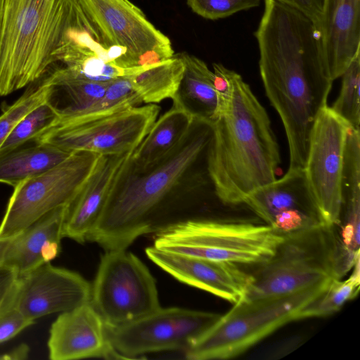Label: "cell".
<instances>
[{
	"instance_id": "1",
	"label": "cell",
	"mask_w": 360,
	"mask_h": 360,
	"mask_svg": "<svg viewBox=\"0 0 360 360\" xmlns=\"http://www.w3.org/2000/svg\"><path fill=\"white\" fill-rule=\"evenodd\" d=\"M264 1V12L254 32L260 76L283 124L288 169L304 168L311 129L327 105L333 81L326 68L317 25L281 0Z\"/></svg>"
},
{
	"instance_id": "2",
	"label": "cell",
	"mask_w": 360,
	"mask_h": 360,
	"mask_svg": "<svg viewBox=\"0 0 360 360\" xmlns=\"http://www.w3.org/2000/svg\"><path fill=\"white\" fill-rule=\"evenodd\" d=\"M212 134V122L195 117L179 144L158 164L141 172L131 171L128 164L87 241L105 251L127 250L137 238L158 229L163 209L185 179L207 171Z\"/></svg>"
},
{
	"instance_id": "3",
	"label": "cell",
	"mask_w": 360,
	"mask_h": 360,
	"mask_svg": "<svg viewBox=\"0 0 360 360\" xmlns=\"http://www.w3.org/2000/svg\"><path fill=\"white\" fill-rule=\"evenodd\" d=\"M231 83L228 104L212 122L207 167L219 200L241 205L249 195L276 179L281 158L265 108L233 70Z\"/></svg>"
},
{
	"instance_id": "4",
	"label": "cell",
	"mask_w": 360,
	"mask_h": 360,
	"mask_svg": "<svg viewBox=\"0 0 360 360\" xmlns=\"http://www.w3.org/2000/svg\"><path fill=\"white\" fill-rule=\"evenodd\" d=\"M82 9L80 0H0V96L45 75Z\"/></svg>"
},
{
	"instance_id": "5",
	"label": "cell",
	"mask_w": 360,
	"mask_h": 360,
	"mask_svg": "<svg viewBox=\"0 0 360 360\" xmlns=\"http://www.w3.org/2000/svg\"><path fill=\"white\" fill-rule=\"evenodd\" d=\"M334 228L320 223L285 235L274 255L252 274L243 300L290 295L339 278V243Z\"/></svg>"
},
{
	"instance_id": "6",
	"label": "cell",
	"mask_w": 360,
	"mask_h": 360,
	"mask_svg": "<svg viewBox=\"0 0 360 360\" xmlns=\"http://www.w3.org/2000/svg\"><path fill=\"white\" fill-rule=\"evenodd\" d=\"M328 281L290 295L240 300L192 342L186 349V358L228 359L240 355L283 325L297 320L302 307Z\"/></svg>"
},
{
	"instance_id": "7",
	"label": "cell",
	"mask_w": 360,
	"mask_h": 360,
	"mask_svg": "<svg viewBox=\"0 0 360 360\" xmlns=\"http://www.w3.org/2000/svg\"><path fill=\"white\" fill-rule=\"evenodd\" d=\"M284 236L266 224L188 219L162 227L153 246L209 260L260 265L274 255Z\"/></svg>"
},
{
	"instance_id": "8",
	"label": "cell",
	"mask_w": 360,
	"mask_h": 360,
	"mask_svg": "<svg viewBox=\"0 0 360 360\" xmlns=\"http://www.w3.org/2000/svg\"><path fill=\"white\" fill-rule=\"evenodd\" d=\"M90 302L105 326H122L161 307L156 282L147 266L127 250L101 256Z\"/></svg>"
},
{
	"instance_id": "9",
	"label": "cell",
	"mask_w": 360,
	"mask_h": 360,
	"mask_svg": "<svg viewBox=\"0 0 360 360\" xmlns=\"http://www.w3.org/2000/svg\"><path fill=\"white\" fill-rule=\"evenodd\" d=\"M155 104L134 106L79 120L58 123L33 139L69 151L99 155L133 152L157 120Z\"/></svg>"
},
{
	"instance_id": "10",
	"label": "cell",
	"mask_w": 360,
	"mask_h": 360,
	"mask_svg": "<svg viewBox=\"0 0 360 360\" xmlns=\"http://www.w3.org/2000/svg\"><path fill=\"white\" fill-rule=\"evenodd\" d=\"M99 157L91 152H73L60 164L15 186L0 224V237L15 235L49 212L69 205Z\"/></svg>"
},
{
	"instance_id": "11",
	"label": "cell",
	"mask_w": 360,
	"mask_h": 360,
	"mask_svg": "<svg viewBox=\"0 0 360 360\" xmlns=\"http://www.w3.org/2000/svg\"><path fill=\"white\" fill-rule=\"evenodd\" d=\"M108 43L121 51L122 68H145L174 56L170 39L129 0H80Z\"/></svg>"
},
{
	"instance_id": "12",
	"label": "cell",
	"mask_w": 360,
	"mask_h": 360,
	"mask_svg": "<svg viewBox=\"0 0 360 360\" xmlns=\"http://www.w3.org/2000/svg\"><path fill=\"white\" fill-rule=\"evenodd\" d=\"M219 316L180 307H160L128 323L105 328L119 358L134 359L148 352L186 350Z\"/></svg>"
},
{
	"instance_id": "13",
	"label": "cell",
	"mask_w": 360,
	"mask_h": 360,
	"mask_svg": "<svg viewBox=\"0 0 360 360\" xmlns=\"http://www.w3.org/2000/svg\"><path fill=\"white\" fill-rule=\"evenodd\" d=\"M348 124L326 105L311 129L304 172L323 224L341 221V181Z\"/></svg>"
},
{
	"instance_id": "14",
	"label": "cell",
	"mask_w": 360,
	"mask_h": 360,
	"mask_svg": "<svg viewBox=\"0 0 360 360\" xmlns=\"http://www.w3.org/2000/svg\"><path fill=\"white\" fill-rule=\"evenodd\" d=\"M244 204L283 235L322 223L304 168L288 169L281 179L249 195Z\"/></svg>"
},
{
	"instance_id": "15",
	"label": "cell",
	"mask_w": 360,
	"mask_h": 360,
	"mask_svg": "<svg viewBox=\"0 0 360 360\" xmlns=\"http://www.w3.org/2000/svg\"><path fill=\"white\" fill-rule=\"evenodd\" d=\"M91 288L79 274L48 262L18 278L13 304L35 321L89 302Z\"/></svg>"
},
{
	"instance_id": "16",
	"label": "cell",
	"mask_w": 360,
	"mask_h": 360,
	"mask_svg": "<svg viewBox=\"0 0 360 360\" xmlns=\"http://www.w3.org/2000/svg\"><path fill=\"white\" fill-rule=\"evenodd\" d=\"M146 254L157 266L179 281L233 304L243 300L252 281V275L234 263L167 252L154 246L147 248Z\"/></svg>"
},
{
	"instance_id": "17",
	"label": "cell",
	"mask_w": 360,
	"mask_h": 360,
	"mask_svg": "<svg viewBox=\"0 0 360 360\" xmlns=\"http://www.w3.org/2000/svg\"><path fill=\"white\" fill-rule=\"evenodd\" d=\"M47 347L51 360L120 359L108 340L102 318L90 301L56 318Z\"/></svg>"
},
{
	"instance_id": "18",
	"label": "cell",
	"mask_w": 360,
	"mask_h": 360,
	"mask_svg": "<svg viewBox=\"0 0 360 360\" xmlns=\"http://www.w3.org/2000/svg\"><path fill=\"white\" fill-rule=\"evenodd\" d=\"M131 153L100 155L91 174L67 207L63 225V237L79 243L87 241L129 164Z\"/></svg>"
},
{
	"instance_id": "19",
	"label": "cell",
	"mask_w": 360,
	"mask_h": 360,
	"mask_svg": "<svg viewBox=\"0 0 360 360\" xmlns=\"http://www.w3.org/2000/svg\"><path fill=\"white\" fill-rule=\"evenodd\" d=\"M68 206L49 212L15 235L0 237V267L20 277L56 258Z\"/></svg>"
},
{
	"instance_id": "20",
	"label": "cell",
	"mask_w": 360,
	"mask_h": 360,
	"mask_svg": "<svg viewBox=\"0 0 360 360\" xmlns=\"http://www.w3.org/2000/svg\"><path fill=\"white\" fill-rule=\"evenodd\" d=\"M320 30L326 68L334 81L360 54V0H325Z\"/></svg>"
},
{
	"instance_id": "21",
	"label": "cell",
	"mask_w": 360,
	"mask_h": 360,
	"mask_svg": "<svg viewBox=\"0 0 360 360\" xmlns=\"http://www.w3.org/2000/svg\"><path fill=\"white\" fill-rule=\"evenodd\" d=\"M194 119L185 109L173 105L155 121L145 138L132 152L129 169L141 172L158 164L179 144Z\"/></svg>"
},
{
	"instance_id": "22",
	"label": "cell",
	"mask_w": 360,
	"mask_h": 360,
	"mask_svg": "<svg viewBox=\"0 0 360 360\" xmlns=\"http://www.w3.org/2000/svg\"><path fill=\"white\" fill-rule=\"evenodd\" d=\"M185 70L179 88L172 99L194 117L212 122L217 116L219 101L214 82V73L196 56L183 53Z\"/></svg>"
},
{
	"instance_id": "23",
	"label": "cell",
	"mask_w": 360,
	"mask_h": 360,
	"mask_svg": "<svg viewBox=\"0 0 360 360\" xmlns=\"http://www.w3.org/2000/svg\"><path fill=\"white\" fill-rule=\"evenodd\" d=\"M72 153L45 143L18 148L0 156V183L14 188L60 164Z\"/></svg>"
},
{
	"instance_id": "24",
	"label": "cell",
	"mask_w": 360,
	"mask_h": 360,
	"mask_svg": "<svg viewBox=\"0 0 360 360\" xmlns=\"http://www.w3.org/2000/svg\"><path fill=\"white\" fill-rule=\"evenodd\" d=\"M184 70V63L179 54L126 77L143 103L155 104L174 98Z\"/></svg>"
},
{
	"instance_id": "25",
	"label": "cell",
	"mask_w": 360,
	"mask_h": 360,
	"mask_svg": "<svg viewBox=\"0 0 360 360\" xmlns=\"http://www.w3.org/2000/svg\"><path fill=\"white\" fill-rule=\"evenodd\" d=\"M352 269L349 277L345 280L330 278L323 290L302 307L298 313L297 320L332 315L354 298L360 287L359 259Z\"/></svg>"
},
{
	"instance_id": "26",
	"label": "cell",
	"mask_w": 360,
	"mask_h": 360,
	"mask_svg": "<svg viewBox=\"0 0 360 360\" xmlns=\"http://www.w3.org/2000/svg\"><path fill=\"white\" fill-rule=\"evenodd\" d=\"M142 103L141 98L133 89L129 79L123 76L110 82L105 94L100 99L56 124L110 113L124 108L138 106Z\"/></svg>"
},
{
	"instance_id": "27",
	"label": "cell",
	"mask_w": 360,
	"mask_h": 360,
	"mask_svg": "<svg viewBox=\"0 0 360 360\" xmlns=\"http://www.w3.org/2000/svg\"><path fill=\"white\" fill-rule=\"evenodd\" d=\"M58 117L54 109L46 101L25 114L12 129L0 148V156L20 148L33 141L43 131L53 127Z\"/></svg>"
},
{
	"instance_id": "28",
	"label": "cell",
	"mask_w": 360,
	"mask_h": 360,
	"mask_svg": "<svg viewBox=\"0 0 360 360\" xmlns=\"http://www.w3.org/2000/svg\"><path fill=\"white\" fill-rule=\"evenodd\" d=\"M340 77V91L330 108L351 128L359 130L360 54L352 60Z\"/></svg>"
},
{
	"instance_id": "29",
	"label": "cell",
	"mask_w": 360,
	"mask_h": 360,
	"mask_svg": "<svg viewBox=\"0 0 360 360\" xmlns=\"http://www.w3.org/2000/svg\"><path fill=\"white\" fill-rule=\"evenodd\" d=\"M46 85L43 81L27 89L13 104L7 106L0 115V148L17 122L29 111L45 101Z\"/></svg>"
},
{
	"instance_id": "30",
	"label": "cell",
	"mask_w": 360,
	"mask_h": 360,
	"mask_svg": "<svg viewBox=\"0 0 360 360\" xmlns=\"http://www.w3.org/2000/svg\"><path fill=\"white\" fill-rule=\"evenodd\" d=\"M261 1L262 0H187V4L198 15L214 20L257 7Z\"/></svg>"
},
{
	"instance_id": "31",
	"label": "cell",
	"mask_w": 360,
	"mask_h": 360,
	"mask_svg": "<svg viewBox=\"0 0 360 360\" xmlns=\"http://www.w3.org/2000/svg\"><path fill=\"white\" fill-rule=\"evenodd\" d=\"M34 322L26 317L14 304H11L0 312V344L12 339Z\"/></svg>"
},
{
	"instance_id": "32",
	"label": "cell",
	"mask_w": 360,
	"mask_h": 360,
	"mask_svg": "<svg viewBox=\"0 0 360 360\" xmlns=\"http://www.w3.org/2000/svg\"><path fill=\"white\" fill-rule=\"evenodd\" d=\"M18 278L13 271L0 267V312L13 304Z\"/></svg>"
},
{
	"instance_id": "33",
	"label": "cell",
	"mask_w": 360,
	"mask_h": 360,
	"mask_svg": "<svg viewBox=\"0 0 360 360\" xmlns=\"http://www.w3.org/2000/svg\"><path fill=\"white\" fill-rule=\"evenodd\" d=\"M298 9L319 27L323 20L325 0H281Z\"/></svg>"
},
{
	"instance_id": "34",
	"label": "cell",
	"mask_w": 360,
	"mask_h": 360,
	"mask_svg": "<svg viewBox=\"0 0 360 360\" xmlns=\"http://www.w3.org/2000/svg\"><path fill=\"white\" fill-rule=\"evenodd\" d=\"M14 359L13 351L6 354H0V360H11Z\"/></svg>"
}]
</instances>
